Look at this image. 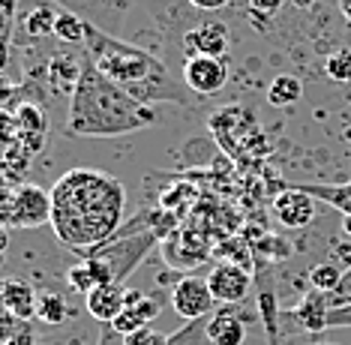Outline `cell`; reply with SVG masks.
Instances as JSON below:
<instances>
[{"label":"cell","instance_id":"cell-1","mask_svg":"<svg viewBox=\"0 0 351 345\" xmlns=\"http://www.w3.org/2000/svg\"><path fill=\"white\" fill-rule=\"evenodd\" d=\"M123 183L99 168H69L51 187V228L63 246L84 259L121 228Z\"/></svg>","mask_w":351,"mask_h":345},{"label":"cell","instance_id":"cell-2","mask_svg":"<svg viewBox=\"0 0 351 345\" xmlns=\"http://www.w3.org/2000/svg\"><path fill=\"white\" fill-rule=\"evenodd\" d=\"M156 123V111L117 87L111 78L84 60L78 84L69 96L66 135L69 139H117Z\"/></svg>","mask_w":351,"mask_h":345},{"label":"cell","instance_id":"cell-3","mask_svg":"<svg viewBox=\"0 0 351 345\" xmlns=\"http://www.w3.org/2000/svg\"><path fill=\"white\" fill-rule=\"evenodd\" d=\"M87 60L97 67L102 75L111 78L117 87H123L130 96H135L145 106L156 102H174V106H186L189 87L174 78V72L165 67L159 58L138 45L123 43L121 36H108L102 30L90 27L84 43Z\"/></svg>","mask_w":351,"mask_h":345},{"label":"cell","instance_id":"cell-4","mask_svg":"<svg viewBox=\"0 0 351 345\" xmlns=\"http://www.w3.org/2000/svg\"><path fill=\"white\" fill-rule=\"evenodd\" d=\"M156 243H159L156 231H141V235H121V231H114L106 243L90 250L84 259H97L102 267H106L111 283L123 285L126 279L132 276V270L154 252Z\"/></svg>","mask_w":351,"mask_h":345},{"label":"cell","instance_id":"cell-5","mask_svg":"<svg viewBox=\"0 0 351 345\" xmlns=\"http://www.w3.org/2000/svg\"><path fill=\"white\" fill-rule=\"evenodd\" d=\"M210 130L217 132L219 144L234 156H243L250 150V144H258L265 130L258 126V120L250 108L243 106H226L210 117Z\"/></svg>","mask_w":351,"mask_h":345},{"label":"cell","instance_id":"cell-6","mask_svg":"<svg viewBox=\"0 0 351 345\" xmlns=\"http://www.w3.org/2000/svg\"><path fill=\"white\" fill-rule=\"evenodd\" d=\"M58 10L75 12L78 19H84L90 27L102 30L108 36H121L126 15L138 0H49Z\"/></svg>","mask_w":351,"mask_h":345},{"label":"cell","instance_id":"cell-7","mask_svg":"<svg viewBox=\"0 0 351 345\" xmlns=\"http://www.w3.org/2000/svg\"><path fill=\"white\" fill-rule=\"evenodd\" d=\"M171 307L174 312L183 318V322H195V318H207L217 312L219 303L213 300L210 285H207V276H180L171 288Z\"/></svg>","mask_w":351,"mask_h":345},{"label":"cell","instance_id":"cell-8","mask_svg":"<svg viewBox=\"0 0 351 345\" xmlns=\"http://www.w3.org/2000/svg\"><path fill=\"white\" fill-rule=\"evenodd\" d=\"M45 222H51V192L36 183H21L12 189L10 228H43Z\"/></svg>","mask_w":351,"mask_h":345},{"label":"cell","instance_id":"cell-9","mask_svg":"<svg viewBox=\"0 0 351 345\" xmlns=\"http://www.w3.org/2000/svg\"><path fill=\"white\" fill-rule=\"evenodd\" d=\"M207 285H210V294L219 307H243V300L250 298V292H252V276L241 264L222 261L210 270Z\"/></svg>","mask_w":351,"mask_h":345},{"label":"cell","instance_id":"cell-10","mask_svg":"<svg viewBox=\"0 0 351 345\" xmlns=\"http://www.w3.org/2000/svg\"><path fill=\"white\" fill-rule=\"evenodd\" d=\"M318 204H322V202H315L309 192H303V189L289 187V183H285L282 192L274 198V216H276V222L282 228H291V231L309 228L315 222Z\"/></svg>","mask_w":351,"mask_h":345},{"label":"cell","instance_id":"cell-11","mask_svg":"<svg viewBox=\"0 0 351 345\" xmlns=\"http://www.w3.org/2000/svg\"><path fill=\"white\" fill-rule=\"evenodd\" d=\"M228 82V63L226 58H186L183 60V84L189 93L213 96Z\"/></svg>","mask_w":351,"mask_h":345},{"label":"cell","instance_id":"cell-12","mask_svg":"<svg viewBox=\"0 0 351 345\" xmlns=\"http://www.w3.org/2000/svg\"><path fill=\"white\" fill-rule=\"evenodd\" d=\"M231 34L222 21H202L183 34V54L186 58H226Z\"/></svg>","mask_w":351,"mask_h":345},{"label":"cell","instance_id":"cell-13","mask_svg":"<svg viewBox=\"0 0 351 345\" xmlns=\"http://www.w3.org/2000/svg\"><path fill=\"white\" fill-rule=\"evenodd\" d=\"M159 309H162V303H159L156 298L138 292V288H126V307H123L121 316L111 322V327L126 336V333L138 331V327H147L159 316Z\"/></svg>","mask_w":351,"mask_h":345},{"label":"cell","instance_id":"cell-14","mask_svg":"<svg viewBox=\"0 0 351 345\" xmlns=\"http://www.w3.org/2000/svg\"><path fill=\"white\" fill-rule=\"evenodd\" d=\"M250 316H243L241 307H219L207 318V336L213 345H243L250 331Z\"/></svg>","mask_w":351,"mask_h":345},{"label":"cell","instance_id":"cell-15","mask_svg":"<svg viewBox=\"0 0 351 345\" xmlns=\"http://www.w3.org/2000/svg\"><path fill=\"white\" fill-rule=\"evenodd\" d=\"M126 307V288L121 283H106L97 285L90 294H84V309L90 318L99 324H111Z\"/></svg>","mask_w":351,"mask_h":345},{"label":"cell","instance_id":"cell-16","mask_svg":"<svg viewBox=\"0 0 351 345\" xmlns=\"http://www.w3.org/2000/svg\"><path fill=\"white\" fill-rule=\"evenodd\" d=\"M322 202L324 207H333L342 216H351V180L348 183H289Z\"/></svg>","mask_w":351,"mask_h":345},{"label":"cell","instance_id":"cell-17","mask_svg":"<svg viewBox=\"0 0 351 345\" xmlns=\"http://www.w3.org/2000/svg\"><path fill=\"white\" fill-rule=\"evenodd\" d=\"M58 12L49 0H36L27 12H21V34L27 39H45V36H54V21H58Z\"/></svg>","mask_w":351,"mask_h":345},{"label":"cell","instance_id":"cell-18","mask_svg":"<svg viewBox=\"0 0 351 345\" xmlns=\"http://www.w3.org/2000/svg\"><path fill=\"white\" fill-rule=\"evenodd\" d=\"M36 298H39V292L30 283H25V279H6L3 307L10 309L12 316L30 322V318L36 316Z\"/></svg>","mask_w":351,"mask_h":345},{"label":"cell","instance_id":"cell-19","mask_svg":"<svg viewBox=\"0 0 351 345\" xmlns=\"http://www.w3.org/2000/svg\"><path fill=\"white\" fill-rule=\"evenodd\" d=\"M82 69H84V60L66 58V54H54V58L49 60V82H51L54 91H60V93L69 91V96H73Z\"/></svg>","mask_w":351,"mask_h":345},{"label":"cell","instance_id":"cell-20","mask_svg":"<svg viewBox=\"0 0 351 345\" xmlns=\"http://www.w3.org/2000/svg\"><path fill=\"white\" fill-rule=\"evenodd\" d=\"M36 318L45 327H63L73 318V307L66 303V298H60L58 292H39L36 298Z\"/></svg>","mask_w":351,"mask_h":345},{"label":"cell","instance_id":"cell-21","mask_svg":"<svg viewBox=\"0 0 351 345\" xmlns=\"http://www.w3.org/2000/svg\"><path fill=\"white\" fill-rule=\"evenodd\" d=\"M300 99H303V82L298 75H289V72L276 75L267 87V102L274 108H291V106H298Z\"/></svg>","mask_w":351,"mask_h":345},{"label":"cell","instance_id":"cell-22","mask_svg":"<svg viewBox=\"0 0 351 345\" xmlns=\"http://www.w3.org/2000/svg\"><path fill=\"white\" fill-rule=\"evenodd\" d=\"M87 34H90V24H87L84 19H78L75 12H66V10L58 12V21H54V39H60V43H66V45H84Z\"/></svg>","mask_w":351,"mask_h":345},{"label":"cell","instance_id":"cell-23","mask_svg":"<svg viewBox=\"0 0 351 345\" xmlns=\"http://www.w3.org/2000/svg\"><path fill=\"white\" fill-rule=\"evenodd\" d=\"M309 288L313 292H322V294H330L333 288L339 285V279H342V270L337 267L333 261H318L315 267H309Z\"/></svg>","mask_w":351,"mask_h":345},{"label":"cell","instance_id":"cell-24","mask_svg":"<svg viewBox=\"0 0 351 345\" xmlns=\"http://www.w3.org/2000/svg\"><path fill=\"white\" fill-rule=\"evenodd\" d=\"M207 318H210V316H207ZM207 318L186 322L180 331H174L169 336V345H213L210 336H207Z\"/></svg>","mask_w":351,"mask_h":345},{"label":"cell","instance_id":"cell-25","mask_svg":"<svg viewBox=\"0 0 351 345\" xmlns=\"http://www.w3.org/2000/svg\"><path fill=\"white\" fill-rule=\"evenodd\" d=\"M324 72L339 84H351V48H337V51L327 54Z\"/></svg>","mask_w":351,"mask_h":345},{"label":"cell","instance_id":"cell-26","mask_svg":"<svg viewBox=\"0 0 351 345\" xmlns=\"http://www.w3.org/2000/svg\"><path fill=\"white\" fill-rule=\"evenodd\" d=\"M63 283L73 288V292H78V294H90L93 288H97V279H93V274H90V267H87L84 259L66 270V279H63Z\"/></svg>","mask_w":351,"mask_h":345},{"label":"cell","instance_id":"cell-27","mask_svg":"<svg viewBox=\"0 0 351 345\" xmlns=\"http://www.w3.org/2000/svg\"><path fill=\"white\" fill-rule=\"evenodd\" d=\"M25 318H19V316H12L6 307H0V345H10L15 336H19L21 331H25Z\"/></svg>","mask_w":351,"mask_h":345},{"label":"cell","instance_id":"cell-28","mask_svg":"<svg viewBox=\"0 0 351 345\" xmlns=\"http://www.w3.org/2000/svg\"><path fill=\"white\" fill-rule=\"evenodd\" d=\"M21 0H0V39H12Z\"/></svg>","mask_w":351,"mask_h":345},{"label":"cell","instance_id":"cell-29","mask_svg":"<svg viewBox=\"0 0 351 345\" xmlns=\"http://www.w3.org/2000/svg\"><path fill=\"white\" fill-rule=\"evenodd\" d=\"M123 342H126V345H169V336L154 331V327L147 324V327H138V331L126 333Z\"/></svg>","mask_w":351,"mask_h":345},{"label":"cell","instance_id":"cell-30","mask_svg":"<svg viewBox=\"0 0 351 345\" xmlns=\"http://www.w3.org/2000/svg\"><path fill=\"white\" fill-rule=\"evenodd\" d=\"M327 303H330V309H337V307H348L351 303V267L342 274L339 279V285L333 288L330 294H327Z\"/></svg>","mask_w":351,"mask_h":345},{"label":"cell","instance_id":"cell-31","mask_svg":"<svg viewBox=\"0 0 351 345\" xmlns=\"http://www.w3.org/2000/svg\"><path fill=\"white\" fill-rule=\"evenodd\" d=\"M327 331H351V303L327 312Z\"/></svg>","mask_w":351,"mask_h":345},{"label":"cell","instance_id":"cell-32","mask_svg":"<svg viewBox=\"0 0 351 345\" xmlns=\"http://www.w3.org/2000/svg\"><path fill=\"white\" fill-rule=\"evenodd\" d=\"M250 3V12H255V15H276L279 12V6L285 3V0H246Z\"/></svg>","mask_w":351,"mask_h":345},{"label":"cell","instance_id":"cell-33","mask_svg":"<svg viewBox=\"0 0 351 345\" xmlns=\"http://www.w3.org/2000/svg\"><path fill=\"white\" fill-rule=\"evenodd\" d=\"M97 345H126V342H123V333H117L111 324H102L97 333Z\"/></svg>","mask_w":351,"mask_h":345},{"label":"cell","instance_id":"cell-34","mask_svg":"<svg viewBox=\"0 0 351 345\" xmlns=\"http://www.w3.org/2000/svg\"><path fill=\"white\" fill-rule=\"evenodd\" d=\"M10 213H12V189H6L0 183V226H10Z\"/></svg>","mask_w":351,"mask_h":345},{"label":"cell","instance_id":"cell-35","mask_svg":"<svg viewBox=\"0 0 351 345\" xmlns=\"http://www.w3.org/2000/svg\"><path fill=\"white\" fill-rule=\"evenodd\" d=\"M12 99H15V84L0 72V108H6Z\"/></svg>","mask_w":351,"mask_h":345},{"label":"cell","instance_id":"cell-36","mask_svg":"<svg viewBox=\"0 0 351 345\" xmlns=\"http://www.w3.org/2000/svg\"><path fill=\"white\" fill-rule=\"evenodd\" d=\"M228 3L231 0H189V6H195V10H202V12H219V10H226Z\"/></svg>","mask_w":351,"mask_h":345},{"label":"cell","instance_id":"cell-37","mask_svg":"<svg viewBox=\"0 0 351 345\" xmlns=\"http://www.w3.org/2000/svg\"><path fill=\"white\" fill-rule=\"evenodd\" d=\"M10 58H12V39H0V72L10 67Z\"/></svg>","mask_w":351,"mask_h":345},{"label":"cell","instance_id":"cell-38","mask_svg":"<svg viewBox=\"0 0 351 345\" xmlns=\"http://www.w3.org/2000/svg\"><path fill=\"white\" fill-rule=\"evenodd\" d=\"M10 250V226H0V255Z\"/></svg>","mask_w":351,"mask_h":345},{"label":"cell","instance_id":"cell-39","mask_svg":"<svg viewBox=\"0 0 351 345\" xmlns=\"http://www.w3.org/2000/svg\"><path fill=\"white\" fill-rule=\"evenodd\" d=\"M342 231H346V237H351V216H342Z\"/></svg>","mask_w":351,"mask_h":345},{"label":"cell","instance_id":"cell-40","mask_svg":"<svg viewBox=\"0 0 351 345\" xmlns=\"http://www.w3.org/2000/svg\"><path fill=\"white\" fill-rule=\"evenodd\" d=\"M3 292H6V279H0V307H3Z\"/></svg>","mask_w":351,"mask_h":345},{"label":"cell","instance_id":"cell-41","mask_svg":"<svg viewBox=\"0 0 351 345\" xmlns=\"http://www.w3.org/2000/svg\"><path fill=\"white\" fill-rule=\"evenodd\" d=\"M279 345H309V342H294V340H282Z\"/></svg>","mask_w":351,"mask_h":345},{"label":"cell","instance_id":"cell-42","mask_svg":"<svg viewBox=\"0 0 351 345\" xmlns=\"http://www.w3.org/2000/svg\"><path fill=\"white\" fill-rule=\"evenodd\" d=\"M309 345H339V342H318V340L313 342V340H309Z\"/></svg>","mask_w":351,"mask_h":345}]
</instances>
